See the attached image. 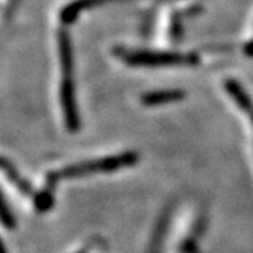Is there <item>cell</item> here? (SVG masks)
I'll return each instance as SVG.
<instances>
[{"label":"cell","mask_w":253,"mask_h":253,"mask_svg":"<svg viewBox=\"0 0 253 253\" xmlns=\"http://www.w3.org/2000/svg\"><path fill=\"white\" fill-rule=\"evenodd\" d=\"M60 64H61V87H60V99L63 105V113L67 130L77 133L80 130V112L75 99V63H74V49L66 29H60L57 34Z\"/></svg>","instance_id":"1"},{"label":"cell","mask_w":253,"mask_h":253,"mask_svg":"<svg viewBox=\"0 0 253 253\" xmlns=\"http://www.w3.org/2000/svg\"><path fill=\"white\" fill-rule=\"evenodd\" d=\"M113 53L124 63L134 67H165V66H195L200 61L197 53H180V52H157L142 49H125L116 46Z\"/></svg>","instance_id":"2"},{"label":"cell","mask_w":253,"mask_h":253,"mask_svg":"<svg viewBox=\"0 0 253 253\" xmlns=\"http://www.w3.org/2000/svg\"><path fill=\"white\" fill-rule=\"evenodd\" d=\"M139 154L134 151H126L118 156L104 157L99 160H87L81 162L77 165L66 167L60 171H53V175L60 178H70V177H81V175H90V174H99V172H113L125 167H131L137 164Z\"/></svg>","instance_id":"3"},{"label":"cell","mask_w":253,"mask_h":253,"mask_svg":"<svg viewBox=\"0 0 253 253\" xmlns=\"http://www.w3.org/2000/svg\"><path fill=\"white\" fill-rule=\"evenodd\" d=\"M116 2H128V0H75V2H70L69 5H66L61 9L60 20L64 25H72L78 19L83 11L90 9V8H96V6H102L107 3H116Z\"/></svg>","instance_id":"4"},{"label":"cell","mask_w":253,"mask_h":253,"mask_svg":"<svg viewBox=\"0 0 253 253\" xmlns=\"http://www.w3.org/2000/svg\"><path fill=\"white\" fill-rule=\"evenodd\" d=\"M185 92L180 88H167V90H154V92L143 93L140 98V102L148 107L164 105L169 102H177L185 98Z\"/></svg>","instance_id":"5"},{"label":"cell","mask_w":253,"mask_h":253,"mask_svg":"<svg viewBox=\"0 0 253 253\" xmlns=\"http://www.w3.org/2000/svg\"><path fill=\"white\" fill-rule=\"evenodd\" d=\"M2 168H3L5 174L9 177L11 182H12L17 188H19L25 195H32V188H31V185L26 182V180L22 178V175H20L19 172H17V169L14 168V165L9 164V160H8L6 157L2 159Z\"/></svg>","instance_id":"6"},{"label":"cell","mask_w":253,"mask_h":253,"mask_svg":"<svg viewBox=\"0 0 253 253\" xmlns=\"http://www.w3.org/2000/svg\"><path fill=\"white\" fill-rule=\"evenodd\" d=\"M2 213H3V223H5V226L12 227V226H14V218H11V215H9V212H8V205H6V202H5V200H3Z\"/></svg>","instance_id":"7"},{"label":"cell","mask_w":253,"mask_h":253,"mask_svg":"<svg viewBox=\"0 0 253 253\" xmlns=\"http://www.w3.org/2000/svg\"><path fill=\"white\" fill-rule=\"evenodd\" d=\"M244 52H246V55H247V57H253V39L246 44Z\"/></svg>","instance_id":"8"},{"label":"cell","mask_w":253,"mask_h":253,"mask_svg":"<svg viewBox=\"0 0 253 253\" xmlns=\"http://www.w3.org/2000/svg\"><path fill=\"white\" fill-rule=\"evenodd\" d=\"M246 113H247V115H249V118H250V119H252V124H253V105H252V107H250V108H249V110H247V112H246Z\"/></svg>","instance_id":"9"}]
</instances>
